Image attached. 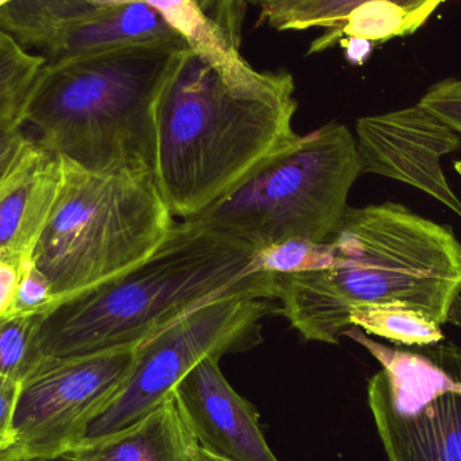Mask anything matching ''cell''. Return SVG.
Wrapping results in <instances>:
<instances>
[{
  "label": "cell",
  "instance_id": "cell-30",
  "mask_svg": "<svg viewBox=\"0 0 461 461\" xmlns=\"http://www.w3.org/2000/svg\"><path fill=\"white\" fill-rule=\"evenodd\" d=\"M15 2V0H0V10H3V8L7 7L8 5H11V3Z\"/></svg>",
  "mask_w": 461,
  "mask_h": 461
},
{
  "label": "cell",
  "instance_id": "cell-17",
  "mask_svg": "<svg viewBox=\"0 0 461 461\" xmlns=\"http://www.w3.org/2000/svg\"><path fill=\"white\" fill-rule=\"evenodd\" d=\"M382 2L400 11L409 34L419 30L446 0H300L286 7L262 10V18L276 30H301L339 26L355 8L365 3Z\"/></svg>",
  "mask_w": 461,
  "mask_h": 461
},
{
  "label": "cell",
  "instance_id": "cell-29",
  "mask_svg": "<svg viewBox=\"0 0 461 461\" xmlns=\"http://www.w3.org/2000/svg\"><path fill=\"white\" fill-rule=\"evenodd\" d=\"M192 461H229L221 459V457L213 456L210 452L204 451V449L199 448L196 447L194 451V456H192Z\"/></svg>",
  "mask_w": 461,
  "mask_h": 461
},
{
  "label": "cell",
  "instance_id": "cell-18",
  "mask_svg": "<svg viewBox=\"0 0 461 461\" xmlns=\"http://www.w3.org/2000/svg\"><path fill=\"white\" fill-rule=\"evenodd\" d=\"M351 327L367 335L408 347H425L446 339L443 325L429 313L403 301L363 303L349 311Z\"/></svg>",
  "mask_w": 461,
  "mask_h": 461
},
{
  "label": "cell",
  "instance_id": "cell-32",
  "mask_svg": "<svg viewBox=\"0 0 461 461\" xmlns=\"http://www.w3.org/2000/svg\"><path fill=\"white\" fill-rule=\"evenodd\" d=\"M46 461H72V460L68 459V457H67V456H62V457H59V459H56V460H46Z\"/></svg>",
  "mask_w": 461,
  "mask_h": 461
},
{
  "label": "cell",
  "instance_id": "cell-8",
  "mask_svg": "<svg viewBox=\"0 0 461 461\" xmlns=\"http://www.w3.org/2000/svg\"><path fill=\"white\" fill-rule=\"evenodd\" d=\"M276 311L273 300L259 293H230L140 344L126 382L83 440L103 438L142 419L170 400L177 384L207 357L221 359L259 344L263 319Z\"/></svg>",
  "mask_w": 461,
  "mask_h": 461
},
{
  "label": "cell",
  "instance_id": "cell-4",
  "mask_svg": "<svg viewBox=\"0 0 461 461\" xmlns=\"http://www.w3.org/2000/svg\"><path fill=\"white\" fill-rule=\"evenodd\" d=\"M189 45L149 43L45 62L22 105L23 124L94 172L153 173L156 110Z\"/></svg>",
  "mask_w": 461,
  "mask_h": 461
},
{
  "label": "cell",
  "instance_id": "cell-26",
  "mask_svg": "<svg viewBox=\"0 0 461 461\" xmlns=\"http://www.w3.org/2000/svg\"><path fill=\"white\" fill-rule=\"evenodd\" d=\"M21 384L0 376V455L13 443V419Z\"/></svg>",
  "mask_w": 461,
  "mask_h": 461
},
{
  "label": "cell",
  "instance_id": "cell-15",
  "mask_svg": "<svg viewBox=\"0 0 461 461\" xmlns=\"http://www.w3.org/2000/svg\"><path fill=\"white\" fill-rule=\"evenodd\" d=\"M196 441L170 398L123 429L92 440H81L72 461H192Z\"/></svg>",
  "mask_w": 461,
  "mask_h": 461
},
{
  "label": "cell",
  "instance_id": "cell-31",
  "mask_svg": "<svg viewBox=\"0 0 461 461\" xmlns=\"http://www.w3.org/2000/svg\"><path fill=\"white\" fill-rule=\"evenodd\" d=\"M454 167H455V170H456V172H457V175H459L461 177V161L455 162Z\"/></svg>",
  "mask_w": 461,
  "mask_h": 461
},
{
  "label": "cell",
  "instance_id": "cell-1",
  "mask_svg": "<svg viewBox=\"0 0 461 461\" xmlns=\"http://www.w3.org/2000/svg\"><path fill=\"white\" fill-rule=\"evenodd\" d=\"M294 78L227 80L189 49L156 110L153 177L173 218H196L294 148Z\"/></svg>",
  "mask_w": 461,
  "mask_h": 461
},
{
  "label": "cell",
  "instance_id": "cell-5",
  "mask_svg": "<svg viewBox=\"0 0 461 461\" xmlns=\"http://www.w3.org/2000/svg\"><path fill=\"white\" fill-rule=\"evenodd\" d=\"M173 224L153 173L94 172L62 158L61 188L32 262L59 303L142 262Z\"/></svg>",
  "mask_w": 461,
  "mask_h": 461
},
{
  "label": "cell",
  "instance_id": "cell-12",
  "mask_svg": "<svg viewBox=\"0 0 461 461\" xmlns=\"http://www.w3.org/2000/svg\"><path fill=\"white\" fill-rule=\"evenodd\" d=\"M62 158L29 138L0 180V257H30L56 205Z\"/></svg>",
  "mask_w": 461,
  "mask_h": 461
},
{
  "label": "cell",
  "instance_id": "cell-22",
  "mask_svg": "<svg viewBox=\"0 0 461 461\" xmlns=\"http://www.w3.org/2000/svg\"><path fill=\"white\" fill-rule=\"evenodd\" d=\"M56 303L53 289L45 274L34 265L32 255L24 258L14 314L38 316L46 313Z\"/></svg>",
  "mask_w": 461,
  "mask_h": 461
},
{
  "label": "cell",
  "instance_id": "cell-28",
  "mask_svg": "<svg viewBox=\"0 0 461 461\" xmlns=\"http://www.w3.org/2000/svg\"><path fill=\"white\" fill-rule=\"evenodd\" d=\"M249 2L259 5L262 10H273V8L286 7L300 0H249Z\"/></svg>",
  "mask_w": 461,
  "mask_h": 461
},
{
  "label": "cell",
  "instance_id": "cell-3",
  "mask_svg": "<svg viewBox=\"0 0 461 461\" xmlns=\"http://www.w3.org/2000/svg\"><path fill=\"white\" fill-rule=\"evenodd\" d=\"M328 240L332 268L276 276V313L306 341L339 344L363 303L403 301L438 324L461 295V241L398 203L348 208Z\"/></svg>",
  "mask_w": 461,
  "mask_h": 461
},
{
  "label": "cell",
  "instance_id": "cell-23",
  "mask_svg": "<svg viewBox=\"0 0 461 461\" xmlns=\"http://www.w3.org/2000/svg\"><path fill=\"white\" fill-rule=\"evenodd\" d=\"M419 104L438 116L461 135V86L456 78H447L428 89Z\"/></svg>",
  "mask_w": 461,
  "mask_h": 461
},
{
  "label": "cell",
  "instance_id": "cell-7",
  "mask_svg": "<svg viewBox=\"0 0 461 461\" xmlns=\"http://www.w3.org/2000/svg\"><path fill=\"white\" fill-rule=\"evenodd\" d=\"M343 336L382 366L368 405L389 461H461V348L452 343L395 348L357 327Z\"/></svg>",
  "mask_w": 461,
  "mask_h": 461
},
{
  "label": "cell",
  "instance_id": "cell-2",
  "mask_svg": "<svg viewBox=\"0 0 461 461\" xmlns=\"http://www.w3.org/2000/svg\"><path fill=\"white\" fill-rule=\"evenodd\" d=\"M255 249L199 218L173 224L146 259L41 314V362L137 347L200 306L236 292L276 298Z\"/></svg>",
  "mask_w": 461,
  "mask_h": 461
},
{
  "label": "cell",
  "instance_id": "cell-33",
  "mask_svg": "<svg viewBox=\"0 0 461 461\" xmlns=\"http://www.w3.org/2000/svg\"><path fill=\"white\" fill-rule=\"evenodd\" d=\"M0 34H2V30H0Z\"/></svg>",
  "mask_w": 461,
  "mask_h": 461
},
{
  "label": "cell",
  "instance_id": "cell-24",
  "mask_svg": "<svg viewBox=\"0 0 461 461\" xmlns=\"http://www.w3.org/2000/svg\"><path fill=\"white\" fill-rule=\"evenodd\" d=\"M23 126L21 116H11L0 121V180L13 167L29 140L24 135Z\"/></svg>",
  "mask_w": 461,
  "mask_h": 461
},
{
  "label": "cell",
  "instance_id": "cell-34",
  "mask_svg": "<svg viewBox=\"0 0 461 461\" xmlns=\"http://www.w3.org/2000/svg\"><path fill=\"white\" fill-rule=\"evenodd\" d=\"M460 86H461V80H459Z\"/></svg>",
  "mask_w": 461,
  "mask_h": 461
},
{
  "label": "cell",
  "instance_id": "cell-21",
  "mask_svg": "<svg viewBox=\"0 0 461 461\" xmlns=\"http://www.w3.org/2000/svg\"><path fill=\"white\" fill-rule=\"evenodd\" d=\"M40 317L11 314L0 320V376L21 384L40 365L35 344Z\"/></svg>",
  "mask_w": 461,
  "mask_h": 461
},
{
  "label": "cell",
  "instance_id": "cell-9",
  "mask_svg": "<svg viewBox=\"0 0 461 461\" xmlns=\"http://www.w3.org/2000/svg\"><path fill=\"white\" fill-rule=\"evenodd\" d=\"M138 347L42 360L21 382L13 443L0 461L56 460L72 451L123 386Z\"/></svg>",
  "mask_w": 461,
  "mask_h": 461
},
{
  "label": "cell",
  "instance_id": "cell-19",
  "mask_svg": "<svg viewBox=\"0 0 461 461\" xmlns=\"http://www.w3.org/2000/svg\"><path fill=\"white\" fill-rule=\"evenodd\" d=\"M333 262L335 249L330 240L293 238L255 249V271L271 276L330 270Z\"/></svg>",
  "mask_w": 461,
  "mask_h": 461
},
{
  "label": "cell",
  "instance_id": "cell-11",
  "mask_svg": "<svg viewBox=\"0 0 461 461\" xmlns=\"http://www.w3.org/2000/svg\"><path fill=\"white\" fill-rule=\"evenodd\" d=\"M219 362L221 357L203 360L173 392L197 447L229 461H279L266 443L254 406L233 390Z\"/></svg>",
  "mask_w": 461,
  "mask_h": 461
},
{
  "label": "cell",
  "instance_id": "cell-10",
  "mask_svg": "<svg viewBox=\"0 0 461 461\" xmlns=\"http://www.w3.org/2000/svg\"><path fill=\"white\" fill-rule=\"evenodd\" d=\"M362 175L384 176L427 192L461 215V204L448 191L440 161L461 146V135L420 104L357 123Z\"/></svg>",
  "mask_w": 461,
  "mask_h": 461
},
{
  "label": "cell",
  "instance_id": "cell-25",
  "mask_svg": "<svg viewBox=\"0 0 461 461\" xmlns=\"http://www.w3.org/2000/svg\"><path fill=\"white\" fill-rule=\"evenodd\" d=\"M26 257H0V320L14 314Z\"/></svg>",
  "mask_w": 461,
  "mask_h": 461
},
{
  "label": "cell",
  "instance_id": "cell-27",
  "mask_svg": "<svg viewBox=\"0 0 461 461\" xmlns=\"http://www.w3.org/2000/svg\"><path fill=\"white\" fill-rule=\"evenodd\" d=\"M347 42H348L347 43V57H348L349 61L354 62V64H362L368 51H370V42L357 40V38H349Z\"/></svg>",
  "mask_w": 461,
  "mask_h": 461
},
{
  "label": "cell",
  "instance_id": "cell-20",
  "mask_svg": "<svg viewBox=\"0 0 461 461\" xmlns=\"http://www.w3.org/2000/svg\"><path fill=\"white\" fill-rule=\"evenodd\" d=\"M45 59L24 50L2 30L0 34V121L21 116L22 105L30 86ZM22 118V116H21Z\"/></svg>",
  "mask_w": 461,
  "mask_h": 461
},
{
  "label": "cell",
  "instance_id": "cell-13",
  "mask_svg": "<svg viewBox=\"0 0 461 461\" xmlns=\"http://www.w3.org/2000/svg\"><path fill=\"white\" fill-rule=\"evenodd\" d=\"M99 7L124 2H143L161 14L176 32L200 59L215 67L233 83L251 81L259 76L239 49L240 0H223L210 10L212 0H95Z\"/></svg>",
  "mask_w": 461,
  "mask_h": 461
},
{
  "label": "cell",
  "instance_id": "cell-14",
  "mask_svg": "<svg viewBox=\"0 0 461 461\" xmlns=\"http://www.w3.org/2000/svg\"><path fill=\"white\" fill-rule=\"evenodd\" d=\"M181 40L184 38L151 5L124 2L105 5L70 24L41 56L45 62H59L116 49Z\"/></svg>",
  "mask_w": 461,
  "mask_h": 461
},
{
  "label": "cell",
  "instance_id": "cell-6",
  "mask_svg": "<svg viewBox=\"0 0 461 461\" xmlns=\"http://www.w3.org/2000/svg\"><path fill=\"white\" fill-rule=\"evenodd\" d=\"M360 175L357 138L332 122L301 135L294 148L196 218L255 249L293 238L325 241L348 211Z\"/></svg>",
  "mask_w": 461,
  "mask_h": 461
},
{
  "label": "cell",
  "instance_id": "cell-16",
  "mask_svg": "<svg viewBox=\"0 0 461 461\" xmlns=\"http://www.w3.org/2000/svg\"><path fill=\"white\" fill-rule=\"evenodd\" d=\"M99 8L95 0H15L0 10V30L24 50L42 54L68 26Z\"/></svg>",
  "mask_w": 461,
  "mask_h": 461
}]
</instances>
